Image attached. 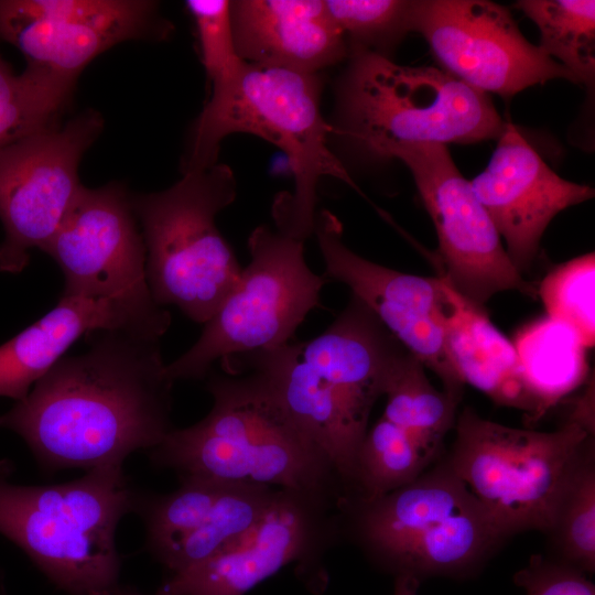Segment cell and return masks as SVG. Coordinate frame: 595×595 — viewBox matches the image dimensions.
Listing matches in <instances>:
<instances>
[{"label": "cell", "instance_id": "cell-10", "mask_svg": "<svg viewBox=\"0 0 595 595\" xmlns=\"http://www.w3.org/2000/svg\"><path fill=\"white\" fill-rule=\"evenodd\" d=\"M170 29L151 1L0 0V37L23 53L21 76L54 118L93 58L122 41L164 37Z\"/></svg>", "mask_w": 595, "mask_h": 595}, {"label": "cell", "instance_id": "cell-24", "mask_svg": "<svg viewBox=\"0 0 595 595\" xmlns=\"http://www.w3.org/2000/svg\"><path fill=\"white\" fill-rule=\"evenodd\" d=\"M512 344L538 416L586 376V348L573 328L560 321L545 316L527 324Z\"/></svg>", "mask_w": 595, "mask_h": 595}, {"label": "cell", "instance_id": "cell-12", "mask_svg": "<svg viewBox=\"0 0 595 595\" xmlns=\"http://www.w3.org/2000/svg\"><path fill=\"white\" fill-rule=\"evenodd\" d=\"M410 170L439 239L442 278L474 306L485 310L504 291L538 296L511 263L501 238L483 204L455 165L447 145L407 143L390 159Z\"/></svg>", "mask_w": 595, "mask_h": 595}, {"label": "cell", "instance_id": "cell-32", "mask_svg": "<svg viewBox=\"0 0 595 595\" xmlns=\"http://www.w3.org/2000/svg\"><path fill=\"white\" fill-rule=\"evenodd\" d=\"M54 118L25 83L0 56V151L36 131L51 128Z\"/></svg>", "mask_w": 595, "mask_h": 595}, {"label": "cell", "instance_id": "cell-7", "mask_svg": "<svg viewBox=\"0 0 595 595\" xmlns=\"http://www.w3.org/2000/svg\"><path fill=\"white\" fill-rule=\"evenodd\" d=\"M455 422L447 466L504 537L532 529L550 531L591 433L572 420L551 432L510 428L467 407Z\"/></svg>", "mask_w": 595, "mask_h": 595}, {"label": "cell", "instance_id": "cell-25", "mask_svg": "<svg viewBox=\"0 0 595 595\" xmlns=\"http://www.w3.org/2000/svg\"><path fill=\"white\" fill-rule=\"evenodd\" d=\"M383 394L387 400L382 418L434 456L456 421L461 398L437 390L430 382L423 364L411 353L390 372Z\"/></svg>", "mask_w": 595, "mask_h": 595}, {"label": "cell", "instance_id": "cell-27", "mask_svg": "<svg viewBox=\"0 0 595 595\" xmlns=\"http://www.w3.org/2000/svg\"><path fill=\"white\" fill-rule=\"evenodd\" d=\"M433 457L403 430L381 416L367 430L359 445L353 484L361 490V499H375L415 480Z\"/></svg>", "mask_w": 595, "mask_h": 595}, {"label": "cell", "instance_id": "cell-6", "mask_svg": "<svg viewBox=\"0 0 595 595\" xmlns=\"http://www.w3.org/2000/svg\"><path fill=\"white\" fill-rule=\"evenodd\" d=\"M236 194L232 171L216 163L183 173L167 190L131 197L148 284L160 306L174 305L205 324L235 286L242 268L215 218Z\"/></svg>", "mask_w": 595, "mask_h": 595}, {"label": "cell", "instance_id": "cell-9", "mask_svg": "<svg viewBox=\"0 0 595 595\" xmlns=\"http://www.w3.org/2000/svg\"><path fill=\"white\" fill-rule=\"evenodd\" d=\"M304 241L268 226L248 238L250 261L204 324L196 343L166 365L174 380H197L224 358L290 343L307 314L320 306L327 279L311 270Z\"/></svg>", "mask_w": 595, "mask_h": 595}, {"label": "cell", "instance_id": "cell-28", "mask_svg": "<svg viewBox=\"0 0 595 595\" xmlns=\"http://www.w3.org/2000/svg\"><path fill=\"white\" fill-rule=\"evenodd\" d=\"M589 443L575 465L559 501L550 531L558 537L565 563L595 571V467Z\"/></svg>", "mask_w": 595, "mask_h": 595}, {"label": "cell", "instance_id": "cell-35", "mask_svg": "<svg viewBox=\"0 0 595 595\" xmlns=\"http://www.w3.org/2000/svg\"><path fill=\"white\" fill-rule=\"evenodd\" d=\"M88 595H144V594H141L132 589L122 588L119 585H117L115 587L107 588L104 591L93 592Z\"/></svg>", "mask_w": 595, "mask_h": 595}, {"label": "cell", "instance_id": "cell-31", "mask_svg": "<svg viewBox=\"0 0 595 595\" xmlns=\"http://www.w3.org/2000/svg\"><path fill=\"white\" fill-rule=\"evenodd\" d=\"M198 34L202 62L213 84L234 75L242 60L239 57L231 22V1L188 0Z\"/></svg>", "mask_w": 595, "mask_h": 595}, {"label": "cell", "instance_id": "cell-11", "mask_svg": "<svg viewBox=\"0 0 595 595\" xmlns=\"http://www.w3.org/2000/svg\"><path fill=\"white\" fill-rule=\"evenodd\" d=\"M43 251L64 274L63 296L113 301L169 328L170 312L148 284L147 250L131 197L119 184L82 186Z\"/></svg>", "mask_w": 595, "mask_h": 595}, {"label": "cell", "instance_id": "cell-34", "mask_svg": "<svg viewBox=\"0 0 595 595\" xmlns=\"http://www.w3.org/2000/svg\"><path fill=\"white\" fill-rule=\"evenodd\" d=\"M421 581L409 574H398L394 578L393 595H418Z\"/></svg>", "mask_w": 595, "mask_h": 595}, {"label": "cell", "instance_id": "cell-20", "mask_svg": "<svg viewBox=\"0 0 595 595\" xmlns=\"http://www.w3.org/2000/svg\"><path fill=\"white\" fill-rule=\"evenodd\" d=\"M231 22L247 63L318 73L349 52L323 0L231 1Z\"/></svg>", "mask_w": 595, "mask_h": 595}, {"label": "cell", "instance_id": "cell-14", "mask_svg": "<svg viewBox=\"0 0 595 595\" xmlns=\"http://www.w3.org/2000/svg\"><path fill=\"white\" fill-rule=\"evenodd\" d=\"M410 31L425 39L441 69L487 95L510 98L552 79L577 84L523 36L506 7L491 1H412Z\"/></svg>", "mask_w": 595, "mask_h": 595}, {"label": "cell", "instance_id": "cell-4", "mask_svg": "<svg viewBox=\"0 0 595 595\" xmlns=\"http://www.w3.org/2000/svg\"><path fill=\"white\" fill-rule=\"evenodd\" d=\"M13 468L11 461H0V534L71 595L117 586L121 559L116 531L133 512L137 493L122 465L43 486L12 483Z\"/></svg>", "mask_w": 595, "mask_h": 595}, {"label": "cell", "instance_id": "cell-29", "mask_svg": "<svg viewBox=\"0 0 595 595\" xmlns=\"http://www.w3.org/2000/svg\"><path fill=\"white\" fill-rule=\"evenodd\" d=\"M325 4L344 34L348 51L363 50L389 57L410 32L412 1L326 0Z\"/></svg>", "mask_w": 595, "mask_h": 595}, {"label": "cell", "instance_id": "cell-15", "mask_svg": "<svg viewBox=\"0 0 595 595\" xmlns=\"http://www.w3.org/2000/svg\"><path fill=\"white\" fill-rule=\"evenodd\" d=\"M328 499L279 489L258 521L209 559L170 575L156 595H245L291 563L314 592L327 575L318 556L332 531Z\"/></svg>", "mask_w": 595, "mask_h": 595}, {"label": "cell", "instance_id": "cell-13", "mask_svg": "<svg viewBox=\"0 0 595 595\" xmlns=\"http://www.w3.org/2000/svg\"><path fill=\"white\" fill-rule=\"evenodd\" d=\"M101 128L99 113L89 110L0 151V271L21 272L30 250L51 241L83 186L79 161Z\"/></svg>", "mask_w": 595, "mask_h": 595}, {"label": "cell", "instance_id": "cell-8", "mask_svg": "<svg viewBox=\"0 0 595 595\" xmlns=\"http://www.w3.org/2000/svg\"><path fill=\"white\" fill-rule=\"evenodd\" d=\"M361 501L358 534L377 561L396 575L409 574L419 581L466 575L504 538L447 464Z\"/></svg>", "mask_w": 595, "mask_h": 595}, {"label": "cell", "instance_id": "cell-23", "mask_svg": "<svg viewBox=\"0 0 595 595\" xmlns=\"http://www.w3.org/2000/svg\"><path fill=\"white\" fill-rule=\"evenodd\" d=\"M442 325L446 354L464 383L500 404L538 416L515 346L491 323L485 310L474 306L450 286Z\"/></svg>", "mask_w": 595, "mask_h": 595}, {"label": "cell", "instance_id": "cell-16", "mask_svg": "<svg viewBox=\"0 0 595 595\" xmlns=\"http://www.w3.org/2000/svg\"><path fill=\"white\" fill-rule=\"evenodd\" d=\"M326 279L346 284L425 368L443 382L444 390L461 398L464 382L446 354L442 314L448 283L393 270L367 260L343 241V226L329 210L315 220Z\"/></svg>", "mask_w": 595, "mask_h": 595}, {"label": "cell", "instance_id": "cell-3", "mask_svg": "<svg viewBox=\"0 0 595 595\" xmlns=\"http://www.w3.org/2000/svg\"><path fill=\"white\" fill-rule=\"evenodd\" d=\"M318 73L242 62L230 77L213 84L195 122L183 173L217 163L223 139L235 132L258 136L286 155L294 192L275 198L277 230L304 241L314 232L316 190L324 176L357 188L327 144L331 127L321 113Z\"/></svg>", "mask_w": 595, "mask_h": 595}, {"label": "cell", "instance_id": "cell-33", "mask_svg": "<svg viewBox=\"0 0 595 595\" xmlns=\"http://www.w3.org/2000/svg\"><path fill=\"white\" fill-rule=\"evenodd\" d=\"M513 582L527 595H595V585L584 572L542 555H533L529 564L515 574Z\"/></svg>", "mask_w": 595, "mask_h": 595}, {"label": "cell", "instance_id": "cell-22", "mask_svg": "<svg viewBox=\"0 0 595 595\" xmlns=\"http://www.w3.org/2000/svg\"><path fill=\"white\" fill-rule=\"evenodd\" d=\"M303 360L340 392L370 407L410 353L356 296L318 336L299 343Z\"/></svg>", "mask_w": 595, "mask_h": 595}, {"label": "cell", "instance_id": "cell-21", "mask_svg": "<svg viewBox=\"0 0 595 595\" xmlns=\"http://www.w3.org/2000/svg\"><path fill=\"white\" fill-rule=\"evenodd\" d=\"M111 328L156 338L166 332L117 302L62 295L42 318L0 346V396L24 400L78 338Z\"/></svg>", "mask_w": 595, "mask_h": 595}, {"label": "cell", "instance_id": "cell-2", "mask_svg": "<svg viewBox=\"0 0 595 595\" xmlns=\"http://www.w3.org/2000/svg\"><path fill=\"white\" fill-rule=\"evenodd\" d=\"M208 376L214 403L194 425L173 429L149 451L180 479L247 483L328 499L334 467L285 412L266 380L238 357Z\"/></svg>", "mask_w": 595, "mask_h": 595}, {"label": "cell", "instance_id": "cell-18", "mask_svg": "<svg viewBox=\"0 0 595 595\" xmlns=\"http://www.w3.org/2000/svg\"><path fill=\"white\" fill-rule=\"evenodd\" d=\"M506 252L523 275L534 262L550 221L565 208L594 197V188L559 176L506 120L487 166L472 181Z\"/></svg>", "mask_w": 595, "mask_h": 595}, {"label": "cell", "instance_id": "cell-26", "mask_svg": "<svg viewBox=\"0 0 595 595\" xmlns=\"http://www.w3.org/2000/svg\"><path fill=\"white\" fill-rule=\"evenodd\" d=\"M521 10L540 31L539 47L587 87L595 78V1L520 0Z\"/></svg>", "mask_w": 595, "mask_h": 595}, {"label": "cell", "instance_id": "cell-36", "mask_svg": "<svg viewBox=\"0 0 595 595\" xmlns=\"http://www.w3.org/2000/svg\"><path fill=\"white\" fill-rule=\"evenodd\" d=\"M0 595H6L1 571H0Z\"/></svg>", "mask_w": 595, "mask_h": 595}, {"label": "cell", "instance_id": "cell-1", "mask_svg": "<svg viewBox=\"0 0 595 595\" xmlns=\"http://www.w3.org/2000/svg\"><path fill=\"white\" fill-rule=\"evenodd\" d=\"M86 351L62 357L26 398L0 415L46 473L122 465L173 430L174 380L160 338L122 328L87 334Z\"/></svg>", "mask_w": 595, "mask_h": 595}, {"label": "cell", "instance_id": "cell-17", "mask_svg": "<svg viewBox=\"0 0 595 595\" xmlns=\"http://www.w3.org/2000/svg\"><path fill=\"white\" fill-rule=\"evenodd\" d=\"M277 491L263 485L187 478L165 495L137 489L133 512L144 524L147 550L173 575L249 530Z\"/></svg>", "mask_w": 595, "mask_h": 595}, {"label": "cell", "instance_id": "cell-5", "mask_svg": "<svg viewBox=\"0 0 595 595\" xmlns=\"http://www.w3.org/2000/svg\"><path fill=\"white\" fill-rule=\"evenodd\" d=\"M337 89V130L371 159L407 143L470 144L498 139L505 119L489 95L441 68L403 66L349 50Z\"/></svg>", "mask_w": 595, "mask_h": 595}, {"label": "cell", "instance_id": "cell-30", "mask_svg": "<svg viewBox=\"0 0 595 595\" xmlns=\"http://www.w3.org/2000/svg\"><path fill=\"white\" fill-rule=\"evenodd\" d=\"M549 317L569 325L586 349L595 343V253L566 261L537 286Z\"/></svg>", "mask_w": 595, "mask_h": 595}, {"label": "cell", "instance_id": "cell-19", "mask_svg": "<svg viewBox=\"0 0 595 595\" xmlns=\"http://www.w3.org/2000/svg\"><path fill=\"white\" fill-rule=\"evenodd\" d=\"M266 380L294 423L318 446L338 478L354 483L356 455L372 407L326 382L299 344L237 355Z\"/></svg>", "mask_w": 595, "mask_h": 595}]
</instances>
